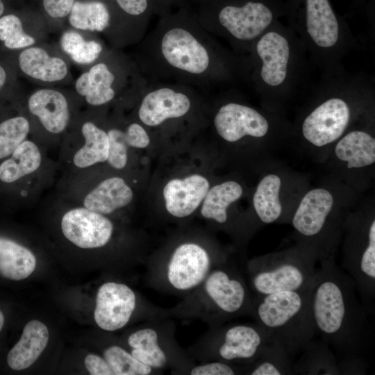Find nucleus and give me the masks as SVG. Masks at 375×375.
Wrapping results in <instances>:
<instances>
[{
  "instance_id": "nucleus-34",
  "label": "nucleus",
  "mask_w": 375,
  "mask_h": 375,
  "mask_svg": "<svg viewBox=\"0 0 375 375\" xmlns=\"http://www.w3.org/2000/svg\"><path fill=\"white\" fill-rule=\"evenodd\" d=\"M143 39L154 15L149 0H107Z\"/></svg>"
},
{
  "instance_id": "nucleus-6",
  "label": "nucleus",
  "mask_w": 375,
  "mask_h": 375,
  "mask_svg": "<svg viewBox=\"0 0 375 375\" xmlns=\"http://www.w3.org/2000/svg\"><path fill=\"white\" fill-rule=\"evenodd\" d=\"M190 7L206 31L242 56L285 11V0H190Z\"/></svg>"
},
{
  "instance_id": "nucleus-28",
  "label": "nucleus",
  "mask_w": 375,
  "mask_h": 375,
  "mask_svg": "<svg viewBox=\"0 0 375 375\" xmlns=\"http://www.w3.org/2000/svg\"><path fill=\"white\" fill-rule=\"evenodd\" d=\"M243 194L242 185L235 181L217 184L206 193L201 209V215L223 225L228 221V208L240 199Z\"/></svg>"
},
{
  "instance_id": "nucleus-29",
  "label": "nucleus",
  "mask_w": 375,
  "mask_h": 375,
  "mask_svg": "<svg viewBox=\"0 0 375 375\" xmlns=\"http://www.w3.org/2000/svg\"><path fill=\"white\" fill-rule=\"evenodd\" d=\"M301 353V358L292 366L293 374H340L335 355L321 340L312 339Z\"/></svg>"
},
{
  "instance_id": "nucleus-41",
  "label": "nucleus",
  "mask_w": 375,
  "mask_h": 375,
  "mask_svg": "<svg viewBox=\"0 0 375 375\" xmlns=\"http://www.w3.org/2000/svg\"><path fill=\"white\" fill-rule=\"evenodd\" d=\"M76 0H42L46 13L54 19L67 16Z\"/></svg>"
},
{
  "instance_id": "nucleus-16",
  "label": "nucleus",
  "mask_w": 375,
  "mask_h": 375,
  "mask_svg": "<svg viewBox=\"0 0 375 375\" xmlns=\"http://www.w3.org/2000/svg\"><path fill=\"white\" fill-rule=\"evenodd\" d=\"M328 154L338 178L349 188L360 190L374 172V120L348 131L333 144Z\"/></svg>"
},
{
  "instance_id": "nucleus-3",
  "label": "nucleus",
  "mask_w": 375,
  "mask_h": 375,
  "mask_svg": "<svg viewBox=\"0 0 375 375\" xmlns=\"http://www.w3.org/2000/svg\"><path fill=\"white\" fill-rule=\"evenodd\" d=\"M374 81L345 70L322 74L293 126L308 147L327 151L352 128L374 120Z\"/></svg>"
},
{
  "instance_id": "nucleus-11",
  "label": "nucleus",
  "mask_w": 375,
  "mask_h": 375,
  "mask_svg": "<svg viewBox=\"0 0 375 375\" xmlns=\"http://www.w3.org/2000/svg\"><path fill=\"white\" fill-rule=\"evenodd\" d=\"M226 260V256L213 254L199 243L182 242L167 257L147 265V283L161 292L183 298Z\"/></svg>"
},
{
  "instance_id": "nucleus-21",
  "label": "nucleus",
  "mask_w": 375,
  "mask_h": 375,
  "mask_svg": "<svg viewBox=\"0 0 375 375\" xmlns=\"http://www.w3.org/2000/svg\"><path fill=\"white\" fill-rule=\"evenodd\" d=\"M65 237L82 249L100 248L111 239L114 226L103 215L87 208H77L67 212L61 220Z\"/></svg>"
},
{
  "instance_id": "nucleus-5",
  "label": "nucleus",
  "mask_w": 375,
  "mask_h": 375,
  "mask_svg": "<svg viewBox=\"0 0 375 375\" xmlns=\"http://www.w3.org/2000/svg\"><path fill=\"white\" fill-rule=\"evenodd\" d=\"M288 26L303 44L310 62L325 74L344 70L342 60L357 40L331 0H285Z\"/></svg>"
},
{
  "instance_id": "nucleus-33",
  "label": "nucleus",
  "mask_w": 375,
  "mask_h": 375,
  "mask_svg": "<svg viewBox=\"0 0 375 375\" xmlns=\"http://www.w3.org/2000/svg\"><path fill=\"white\" fill-rule=\"evenodd\" d=\"M62 51L75 62L81 65L91 64L101 56L103 45L96 40H86L75 31H67L60 38Z\"/></svg>"
},
{
  "instance_id": "nucleus-18",
  "label": "nucleus",
  "mask_w": 375,
  "mask_h": 375,
  "mask_svg": "<svg viewBox=\"0 0 375 375\" xmlns=\"http://www.w3.org/2000/svg\"><path fill=\"white\" fill-rule=\"evenodd\" d=\"M269 342L256 323L221 325L211 328L202 349L206 360L247 365L258 358Z\"/></svg>"
},
{
  "instance_id": "nucleus-14",
  "label": "nucleus",
  "mask_w": 375,
  "mask_h": 375,
  "mask_svg": "<svg viewBox=\"0 0 375 375\" xmlns=\"http://www.w3.org/2000/svg\"><path fill=\"white\" fill-rule=\"evenodd\" d=\"M148 85L135 60L108 52L79 76L75 89L88 103L100 106L113 101L123 90L141 96Z\"/></svg>"
},
{
  "instance_id": "nucleus-7",
  "label": "nucleus",
  "mask_w": 375,
  "mask_h": 375,
  "mask_svg": "<svg viewBox=\"0 0 375 375\" xmlns=\"http://www.w3.org/2000/svg\"><path fill=\"white\" fill-rule=\"evenodd\" d=\"M253 303V296L242 271L228 260L166 312L169 317L199 319L212 328L235 317L251 315Z\"/></svg>"
},
{
  "instance_id": "nucleus-12",
  "label": "nucleus",
  "mask_w": 375,
  "mask_h": 375,
  "mask_svg": "<svg viewBox=\"0 0 375 375\" xmlns=\"http://www.w3.org/2000/svg\"><path fill=\"white\" fill-rule=\"evenodd\" d=\"M342 268L354 282L362 303L375 312V216L373 209L349 212L343 226Z\"/></svg>"
},
{
  "instance_id": "nucleus-36",
  "label": "nucleus",
  "mask_w": 375,
  "mask_h": 375,
  "mask_svg": "<svg viewBox=\"0 0 375 375\" xmlns=\"http://www.w3.org/2000/svg\"><path fill=\"white\" fill-rule=\"evenodd\" d=\"M30 129L28 121L15 117L0 123V159L10 154L25 140Z\"/></svg>"
},
{
  "instance_id": "nucleus-15",
  "label": "nucleus",
  "mask_w": 375,
  "mask_h": 375,
  "mask_svg": "<svg viewBox=\"0 0 375 375\" xmlns=\"http://www.w3.org/2000/svg\"><path fill=\"white\" fill-rule=\"evenodd\" d=\"M168 318L148 319L128 336L127 344L135 358L156 372L172 368L184 374L194 364L178 345L174 324Z\"/></svg>"
},
{
  "instance_id": "nucleus-42",
  "label": "nucleus",
  "mask_w": 375,
  "mask_h": 375,
  "mask_svg": "<svg viewBox=\"0 0 375 375\" xmlns=\"http://www.w3.org/2000/svg\"><path fill=\"white\" fill-rule=\"evenodd\" d=\"M154 14L159 17L181 8L190 7V0H149Z\"/></svg>"
},
{
  "instance_id": "nucleus-32",
  "label": "nucleus",
  "mask_w": 375,
  "mask_h": 375,
  "mask_svg": "<svg viewBox=\"0 0 375 375\" xmlns=\"http://www.w3.org/2000/svg\"><path fill=\"white\" fill-rule=\"evenodd\" d=\"M244 374L251 375L292 374L290 356L279 344L269 342L258 358L244 365Z\"/></svg>"
},
{
  "instance_id": "nucleus-46",
  "label": "nucleus",
  "mask_w": 375,
  "mask_h": 375,
  "mask_svg": "<svg viewBox=\"0 0 375 375\" xmlns=\"http://www.w3.org/2000/svg\"><path fill=\"white\" fill-rule=\"evenodd\" d=\"M5 322V317L3 312L0 310V331L2 330Z\"/></svg>"
},
{
  "instance_id": "nucleus-26",
  "label": "nucleus",
  "mask_w": 375,
  "mask_h": 375,
  "mask_svg": "<svg viewBox=\"0 0 375 375\" xmlns=\"http://www.w3.org/2000/svg\"><path fill=\"white\" fill-rule=\"evenodd\" d=\"M133 193L124 179L111 177L102 181L83 201L84 206L102 215L112 213L127 206Z\"/></svg>"
},
{
  "instance_id": "nucleus-43",
  "label": "nucleus",
  "mask_w": 375,
  "mask_h": 375,
  "mask_svg": "<svg viewBox=\"0 0 375 375\" xmlns=\"http://www.w3.org/2000/svg\"><path fill=\"white\" fill-rule=\"evenodd\" d=\"M85 365L92 375H113L110 366L103 358L99 355L90 353L85 358Z\"/></svg>"
},
{
  "instance_id": "nucleus-35",
  "label": "nucleus",
  "mask_w": 375,
  "mask_h": 375,
  "mask_svg": "<svg viewBox=\"0 0 375 375\" xmlns=\"http://www.w3.org/2000/svg\"><path fill=\"white\" fill-rule=\"evenodd\" d=\"M106 360L113 375H149L156 371L142 363L129 351L119 345H111L103 351Z\"/></svg>"
},
{
  "instance_id": "nucleus-45",
  "label": "nucleus",
  "mask_w": 375,
  "mask_h": 375,
  "mask_svg": "<svg viewBox=\"0 0 375 375\" xmlns=\"http://www.w3.org/2000/svg\"><path fill=\"white\" fill-rule=\"evenodd\" d=\"M7 78V74L4 68L0 65V90L4 86Z\"/></svg>"
},
{
  "instance_id": "nucleus-2",
  "label": "nucleus",
  "mask_w": 375,
  "mask_h": 375,
  "mask_svg": "<svg viewBox=\"0 0 375 375\" xmlns=\"http://www.w3.org/2000/svg\"><path fill=\"white\" fill-rule=\"evenodd\" d=\"M319 263L310 297L315 335L333 351L340 374H365V357L372 344V317L334 256Z\"/></svg>"
},
{
  "instance_id": "nucleus-20",
  "label": "nucleus",
  "mask_w": 375,
  "mask_h": 375,
  "mask_svg": "<svg viewBox=\"0 0 375 375\" xmlns=\"http://www.w3.org/2000/svg\"><path fill=\"white\" fill-rule=\"evenodd\" d=\"M135 291L125 283L108 281L98 289L94 310L97 326L106 331L126 326L138 306Z\"/></svg>"
},
{
  "instance_id": "nucleus-38",
  "label": "nucleus",
  "mask_w": 375,
  "mask_h": 375,
  "mask_svg": "<svg viewBox=\"0 0 375 375\" xmlns=\"http://www.w3.org/2000/svg\"><path fill=\"white\" fill-rule=\"evenodd\" d=\"M109 153L108 162L115 169H122L127 162V151L129 147L123 130L113 128L108 132Z\"/></svg>"
},
{
  "instance_id": "nucleus-19",
  "label": "nucleus",
  "mask_w": 375,
  "mask_h": 375,
  "mask_svg": "<svg viewBox=\"0 0 375 375\" xmlns=\"http://www.w3.org/2000/svg\"><path fill=\"white\" fill-rule=\"evenodd\" d=\"M196 92L197 88L178 83H149L139 99L138 119L149 127L182 119L192 110Z\"/></svg>"
},
{
  "instance_id": "nucleus-31",
  "label": "nucleus",
  "mask_w": 375,
  "mask_h": 375,
  "mask_svg": "<svg viewBox=\"0 0 375 375\" xmlns=\"http://www.w3.org/2000/svg\"><path fill=\"white\" fill-rule=\"evenodd\" d=\"M81 132L85 144L74 154V164L79 168H85L106 161L109 153L107 132L91 122L83 124Z\"/></svg>"
},
{
  "instance_id": "nucleus-37",
  "label": "nucleus",
  "mask_w": 375,
  "mask_h": 375,
  "mask_svg": "<svg viewBox=\"0 0 375 375\" xmlns=\"http://www.w3.org/2000/svg\"><path fill=\"white\" fill-rule=\"evenodd\" d=\"M0 40L10 49H18L31 47L35 38L27 34L19 17L13 14L0 17Z\"/></svg>"
},
{
  "instance_id": "nucleus-17",
  "label": "nucleus",
  "mask_w": 375,
  "mask_h": 375,
  "mask_svg": "<svg viewBox=\"0 0 375 375\" xmlns=\"http://www.w3.org/2000/svg\"><path fill=\"white\" fill-rule=\"evenodd\" d=\"M298 176L283 170L267 171L253 196V207L260 224L290 222L307 188Z\"/></svg>"
},
{
  "instance_id": "nucleus-22",
  "label": "nucleus",
  "mask_w": 375,
  "mask_h": 375,
  "mask_svg": "<svg viewBox=\"0 0 375 375\" xmlns=\"http://www.w3.org/2000/svg\"><path fill=\"white\" fill-rule=\"evenodd\" d=\"M209 187L208 180L199 174L169 181L163 189L167 212L178 218L190 215L204 199Z\"/></svg>"
},
{
  "instance_id": "nucleus-24",
  "label": "nucleus",
  "mask_w": 375,
  "mask_h": 375,
  "mask_svg": "<svg viewBox=\"0 0 375 375\" xmlns=\"http://www.w3.org/2000/svg\"><path fill=\"white\" fill-rule=\"evenodd\" d=\"M49 341V330L39 320H31L24 326L19 341L7 355V364L15 371L31 366L45 349Z\"/></svg>"
},
{
  "instance_id": "nucleus-1",
  "label": "nucleus",
  "mask_w": 375,
  "mask_h": 375,
  "mask_svg": "<svg viewBox=\"0 0 375 375\" xmlns=\"http://www.w3.org/2000/svg\"><path fill=\"white\" fill-rule=\"evenodd\" d=\"M139 43L135 61L148 83L208 89L247 82V56L235 53L206 31L190 7L159 17Z\"/></svg>"
},
{
  "instance_id": "nucleus-4",
  "label": "nucleus",
  "mask_w": 375,
  "mask_h": 375,
  "mask_svg": "<svg viewBox=\"0 0 375 375\" xmlns=\"http://www.w3.org/2000/svg\"><path fill=\"white\" fill-rule=\"evenodd\" d=\"M247 57V82L260 96L263 108L283 115L285 105L307 81L310 61L303 44L278 20L253 42Z\"/></svg>"
},
{
  "instance_id": "nucleus-47",
  "label": "nucleus",
  "mask_w": 375,
  "mask_h": 375,
  "mask_svg": "<svg viewBox=\"0 0 375 375\" xmlns=\"http://www.w3.org/2000/svg\"><path fill=\"white\" fill-rule=\"evenodd\" d=\"M4 12V5L1 0H0V17L2 15V14Z\"/></svg>"
},
{
  "instance_id": "nucleus-23",
  "label": "nucleus",
  "mask_w": 375,
  "mask_h": 375,
  "mask_svg": "<svg viewBox=\"0 0 375 375\" xmlns=\"http://www.w3.org/2000/svg\"><path fill=\"white\" fill-rule=\"evenodd\" d=\"M28 106L43 127L50 133H60L68 125L69 108L65 97L53 89H40L29 97Z\"/></svg>"
},
{
  "instance_id": "nucleus-44",
  "label": "nucleus",
  "mask_w": 375,
  "mask_h": 375,
  "mask_svg": "<svg viewBox=\"0 0 375 375\" xmlns=\"http://www.w3.org/2000/svg\"><path fill=\"white\" fill-rule=\"evenodd\" d=\"M369 6L372 7V0H351V9H349L347 16H352L357 11L368 9Z\"/></svg>"
},
{
  "instance_id": "nucleus-8",
  "label": "nucleus",
  "mask_w": 375,
  "mask_h": 375,
  "mask_svg": "<svg viewBox=\"0 0 375 375\" xmlns=\"http://www.w3.org/2000/svg\"><path fill=\"white\" fill-rule=\"evenodd\" d=\"M340 199L333 188L307 189L291 217L297 244L317 262L334 256L342 241L344 224L350 211Z\"/></svg>"
},
{
  "instance_id": "nucleus-40",
  "label": "nucleus",
  "mask_w": 375,
  "mask_h": 375,
  "mask_svg": "<svg viewBox=\"0 0 375 375\" xmlns=\"http://www.w3.org/2000/svg\"><path fill=\"white\" fill-rule=\"evenodd\" d=\"M124 131L129 147L143 149L150 143V138L144 126L137 122L130 124Z\"/></svg>"
},
{
  "instance_id": "nucleus-13",
  "label": "nucleus",
  "mask_w": 375,
  "mask_h": 375,
  "mask_svg": "<svg viewBox=\"0 0 375 375\" xmlns=\"http://www.w3.org/2000/svg\"><path fill=\"white\" fill-rule=\"evenodd\" d=\"M213 126L217 135L229 143L247 138L269 145L293 135L292 125L283 115L234 98L220 104L213 117Z\"/></svg>"
},
{
  "instance_id": "nucleus-9",
  "label": "nucleus",
  "mask_w": 375,
  "mask_h": 375,
  "mask_svg": "<svg viewBox=\"0 0 375 375\" xmlns=\"http://www.w3.org/2000/svg\"><path fill=\"white\" fill-rule=\"evenodd\" d=\"M312 287L253 296L250 316L270 341L283 347L290 358L301 353L315 336L310 305Z\"/></svg>"
},
{
  "instance_id": "nucleus-27",
  "label": "nucleus",
  "mask_w": 375,
  "mask_h": 375,
  "mask_svg": "<svg viewBox=\"0 0 375 375\" xmlns=\"http://www.w3.org/2000/svg\"><path fill=\"white\" fill-rule=\"evenodd\" d=\"M36 258L26 247L10 239L0 237V276L22 281L35 270Z\"/></svg>"
},
{
  "instance_id": "nucleus-10",
  "label": "nucleus",
  "mask_w": 375,
  "mask_h": 375,
  "mask_svg": "<svg viewBox=\"0 0 375 375\" xmlns=\"http://www.w3.org/2000/svg\"><path fill=\"white\" fill-rule=\"evenodd\" d=\"M317 262L312 255L296 244L248 260L243 271L251 292L255 296L266 295L310 288Z\"/></svg>"
},
{
  "instance_id": "nucleus-25",
  "label": "nucleus",
  "mask_w": 375,
  "mask_h": 375,
  "mask_svg": "<svg viewBox=\"0 0 375 375\" xmlns=\"http://www.w3.org/2000/svg\"><path fill=\"white\" fill-rule=\"evenodd\" d=\"M18 60L21 70L26 75L43 82L61 81L68 73L67 65L62 59L51 56L40 47L26 48L19 54Z\"/></svg>"
},
{
  "instance_id": "nucleus-39",
  "label": "nucleus",
  "mask_w": 375,
  "mask_h": 375,
  "mask_svg": "<svg viewBox=\"0 0 375 375\" xmlns=\"http://www.w3.org/2000/svg\"><path fill=\"white\" fill-rule=\"evenodd\" d=\"M243 374V367L219 360L206 361L193 365L185 374L190 375H234Z\"/></svg>"
},
{
  "instance_id": "nucleus-30",
  "label": "nucleus",
  "mask_w": 375,
  "mask_h": 375,
  "mask_svg": "<svg viewBox=\"0 0 375 375\" xmlns=\"http://www.w3.org/2000/svg\"><path fill=\"white\" fill-rule=\"evenodd\" d=\"M41 154L36 144L24 140L12 152L11 158L0 165V180L12 183L33 173L41 164Z\"/></svg>"
}]
</instances>
